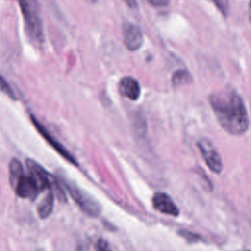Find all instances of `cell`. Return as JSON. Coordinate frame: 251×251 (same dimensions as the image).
<instances>
[{
  "mask_svg": "<svg viewBox=\"0 0 251 251\" xmlns=\"http://www.w3.org/2000/svg\"><path fill=\"white\" fill-rule=\"evenodd\" d=\"M211 107L221 126L229 134H243L249 126L247 111L242 98L233 90H221L210 98Z\"/></svg>",
  "mask_w": 251,
  "mask_h": 251,
  "instance_id": "1",
  "label": "cell"
},
{
  "mask_svg": "<svg viewBox=\"0 0 251 251\" xmlns=\"http://www.w3.org/2000/svg\"><path fill=\"white\" fill-rule=\"evenodd\" d=\"M15 1H17V3L19 4L20 10L23 15L25 34L34 46L41 47L44 42V32L37 0Z\"/></svg>",
  "mask_w": 251,
  "mask_h": 251,
  "instance_id": "2",
  "label": "cell"
},
{
  "mask_svg": "<svg viewBox=\"0 0 251 251\" xmlns=\"http://www.w3.org/2000/svg\"><path fill=\"white\" fill-rule=\"evenodd\" d=\"M26 166L29 171L30 176L33 177L38 191H42L44 189H49L53 193L55 192L56 196L60 199V201H65L66 196L61 188V185L55 178V176H51L47 171H45L40 165H38L33 160H27Z\"/></svg>",
  "mask_w": 251,
  "mask_h": 251,
  "instance_id": "3",
  "label": "cell"
},
{
  "mask_svg": "<svg viewBox=\"0 0 251 251\" xmlns=\"http://www.w3.org/2000/svg\"><path fill=\"white\" fill-rule=\"evenodd\" d=\"M62 181L67 190L69 191V193L71 194L72 198L74 199L75 204L80 208L81 211H83L90 217H96L99 215L101 210L100 205L91 196H89L86 192L82 191L70 180L62 178Z\"/></svg>",
  "mask_w": 251,
  "mask_h": 251,
  "instance_id": "4",
  "label": "cell"
},
{
  "mask_svg": "<svg viewBox=\"0 0 251 251\" xmlns=\"http://www.w3.org/2000/svg\"><path fill=\"white\" fill-rule=\"evenodd\" d=\"M197 147L209 169L216 174H220L223 170L222 158L214 146L207 138H202L197 142Z\"/></svg>",
  "mask_w": 251,
  "mask_h": 251,
  "instance_id": "5",
  "label": "cell"
},
{
  "mask_svg": "<svg viewBox=\"0 0 251 251\" xmlns=\"http://www.w3.org/2000/svg\"><path fill=\"white\" fill-rule=\"evenodd\" d=\"M30 120L33 124V126H35V128L38 130V132L43 136V138L62 156L64 157L68 162L72 163L75 166H77V162L75 161V159L72 156V154L48 131V129L45 128V126L33 116L30 115Z\"/></svg>",
  "mask_w": 251,
  "mask_h": 251,
  "instance_id": "6",
  "label": "cell"
},
{
  "mask_svg": "<svg viewBox=\"0 0 251 251\" xmlns=\"http://www.w3.org/2000/svg\"><path fill=\"white\" fill-rule=\"evenodd\" d=\"M124 42L130 51L138 50L143 44V34L139 26L132 23H125L123 25Z\"/></svg>",
  "mask_w": 251,
  "mask_h": 251,
  "instance_id": "7",
  "label": "cell"
},
{
  "mask_svg": "<svg viewBox=\"0 0 251 251\" xmlns=\"http://www.w3.org/2000/svg\"><path fill=\"white\" fill-rule=\"evenodd\" d=\"M152 204L157 211L163 214L174 217H176L179 214L178 208L173 201L172 197L165 192H156L152 197Z\"/></svg>",
  "mask_w": 251,
  "mask_h": 251,
  "instance_id": "8",
  "label": "cell"
},
{
  "mask_svg": "<svg viewBox=\"0 0 251 251\" xmlns=\"http://www.w3.org/2000/svg\"><path fill=\"white\" fill-rule=\"evenodd\" d=\"M14 189L16 193L23 198H33L38 192V188L33 177L30 175L26 176L25 174L18 179Z\"/></svg>",
  "mask_w": 251,
  "mask_h": 251,
  "instance_id": "9",
  "label": "cell"
},
{
  "mask_svg": "<svg viewBox=\"0 0 251 251\" xmlns=\"http://www.w3.org/2000/svg\"><path fill=\"white\" fill-rule=\"evenodd\" d=\"M119 91L123 96L130 100H137L140 96V85L138 81L131 76H124L119 82Z\"/></svg>",
  "mask_w": 251,
  "mask_h": 251,
  "instance_id": "10",
  "label": "cell"
},
{
  "mask_svg": "<svg viewBox=\"0 0 251 251\" xmlns=\"http://www.w3.org/2000/svg\"><path fill=\"white\" fill-rule=\"evenodd\" d=\"M53 205H54V193L51 190H49L47 195L38 205L37 213L39 218L41 219L48 218L53 210Z\"/></svg>",
  "mask_w": 251,
  "mask_h": 251,
  "instance_id": "11",
  "label": "cell"
},
{
  "mask_svg": "<svg viewBox=\"0 0 251 251\" xmlns=\"http://www.w3.org/2000/svg\"><path fill=\"white\" fill-rule=\"evenodd\" d=\"M24 175L23 165L18 159H12L9 164V180L11 186L14 188L18 179Z\"/></svg>",
  "mask_w": 251,
  "mask_h": 251,
  "instance_id": "12",
  "label": "cell"
},
{
  "mask_svg": "<svg viewBox=\"0 0 251 251\" xmlns=\"http://www.w3.org/2000/svg\"><path fill=\"white\" fill-rule=\"evenodd\" d=\"M192 80L191 75L186 70H178L176 71L172 76V82L175 86L189 83Z\"/></svg>",
  "mask_w": 251,
  "mask_h": 251,
  "instance_id": "13",
  "label": "cell"
},
{
  "mask_svg": "<svg viewBox=\"0 0 251 251\" xmlns=\"http://www.w3.org/2000/svg\"><path fill=\"white\" fill-rule=\"evenodd\" d=\"M0 90L5 93L7 96H9L11 99H16V95L14 90L12 89V87L10 86V84L6 81V79L2 76V75L0 74Z\"/></svg>",
  "mask_w": 251,
  "mask_h": 251,
  "instance_id": "14",
  "label": "cell"
},
{
  "mask_svg": "<svg viewBox=\"0 0 251 251\" xmlns=\"http://www.w3.org/2000/svg\"><path fill=\"white\" fill-rule=\"evenodd\" d=\"M214 2V4L217 6V8L219 9V11L225 16L226 17L228 15V11H229V0H212Z\"/></svg>",
  "mask_w": 251,
  "mask_h": 251,
  "instance_id": "15",
  "label": "cell"
},
{
  "mask_svg": "<svg viewBox=\"0 0 251 251\" xmlns=\"http://www.w3.org/2000/svg\"><path fill=\"white\" fill-rule=\"evenodd\" d=\"M95 251H112V249L106 240L100 238L95 243Z\"/></svg>",
  "mask_w": 251,
  "mask_h": 251,
  "instance_id": "16",
  "label": "cell"
},
{
  "mask_svg": "<svg viewBox=\"0 0 251 251\" xmlns=\"http://www.w3.org/2000/svg\"><path fill=\"white\" fill-rule=\"evenodd\" d=\"M147 2L155 7H163L167 6L170 2V0H147Z\"/></svg>",
  "mask_w": 251,
  "mask_h": 251,
  "instance_id": "17",
  "label": "cell"
},
{
  "mask_svg": "<svg viewBox=\"0 0 251 251\" xmlns=\"http://www.w3.org/2000/svg\"><path fill=\"white\" fill-rule=\"evenodd\" d=\"M123 1L131 9H135L137 6V3L135 0H123Z\"/></svg>",
  "mask_w": 251,
  "mask_h": 251,
  "instance_id": "18",
  "label": "cell"
},
{
  "mask_svg": "<svg viewBox=\"0 0 251 251\" xmlns=\"http://www.w3.org/2000/svg\"><path fill=\"white\" fill-rule=\"evenodd\" d=\"M250 9H251V1H250Z\"/></svg>",
  "mask_w": 251,
  "mask_h": 251,
  "instance_id": "19",
  "label": "cell"
},
{
  "mask_svg": "<svg viewBox=\"0 0 251 251\" xmlns=\"http://www.w3.org/2000/svg\"><path fill=\"white\" fill-rule=\"evenodd\" d=\"M251 10V9H250ZM250 21H251V14H250Z\"/></svg>",
  "mask_w": 251,
  "mask_h": 251,
  "instance_id": "20",
  "label": "cell"
}]
</instances>
